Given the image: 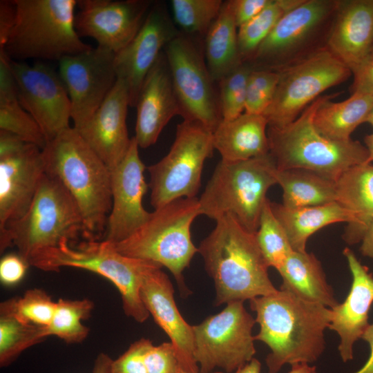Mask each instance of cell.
Wrapping results in <instances>:
<instances>
[{"label": "cell", "instance_id": "obj_24", "mask_svg": "<svg viewBox=\"0 0 373 373\" xmlns=\"http://www.w3.org/2000/svg\"><path fill=\"white\" fill-rule=\"evenodd\" d=\"M135 108V138L139 147L154 144L169 122L182 115L164 50L147 73L137 97Z\"/></svg>", "mask_w": 373, "mask_h": 373}, {"label": "cell", "instance_id": "obj_2", "mask_svg": "<svg viewBox=\"0 0 373 373\" xmlns=\"http://www.w3.org/2000/svg\"><path fill=\"white\" fill-rule=\"evenodd\" d=\"M216 222L198 247L205 269L214 282L215 305L244 303L276 292L256 233L248 231L229 215Z\"/></svg>", "mask_w": 373, "mask_h": 373}, {"label": "cell", "instance_id": "obj_38", "mask_svg": "<svg viewBox=\"0 0 373 373\" xmlns=\"http://www.w3.org/2000/svg\"><path fill=\"white\" fill-rule=\"evenodd\" d=\"M256 238L268 266L277 271L294 251L285 231L272 211L268 199L261 213Z\"/></svg>", "mask_w": 373, "mask_h": 373}, {"label": "cell", "instance_id": "obj_46", "mask_svg": "<svg viewBox=\"0 0 373 373\" xmlns=\"http://www.w3.org/2000/svg\"><path fill=\"white\" fill-rule=\"evenodd\" d=\"M351 71L354 77L352 93L361 92L373 95V56L370 55Z\"/></svg>", "mask_w": 373, "mask_h": 373}, {"label": "cell", "instance_id": "obj_12", "mask_svg": "<svg viewBox=\"0 0 373 373\" xmlns=\"http://www.w3.org/2000/svg\"><path fill=\"white\" fill-rule=\"evenodd\" d=\"M243 302L227 304L220 312L192 325L193 355L200 373L216 368L233 373L254 358L256 319Z\"/></svg>", "mask_w": 373, "mask_h": 373}, {"label": "cell", "instance_id": "obj_16", "mask_svg": "<svg viewBox=\"0 0 373 373\" xmlns=\"http://www.w3.org/2000/svg\"><path fill=\"white\" fill-rule=\"evenodd\" d=\"M115 55L97 46L59 61L58 73L70 99L74 128L90 119L114 87L117 80Z\"/></svg>", "mask_w": 373, "mask_h": 373}, {"label": "cell", "instance_id": "obj_31", "mask_svg": "<svg viewBox=\"0 0 373 373\" xmlns=\"http://www.w3.org/2000/svg\"><path fill=\"white\" fill-rule=\"evenodd\" d=\"M337 94L327 95L318 108L314 124L316 129L326 137L346 141L351 134L366 119L373 108V95L353 92L352 95L341 102L331 99Z\"/></svg>", "mask_w": 373, "mask_h": 373}, {"label": "cell", "instance_id": "obj_26", "mask_svg": "<svg viewBox=\"0 0 373 373\" xmlns=\"http://www.w3.org/2000/svg\"><path fill=\"white\" fill-rule=\"evenodd\" d=\"M268 122L263 115L244 112L231 120H222L213 132L214 149L221 160L242 161L269 153L267 128Z\"/></svg>", "mask_w": 373, "mask_h": 373}, {"label": "cell", "instance_id": "obj_27", "mask_svg": "<svg viewBox=\"0 0 373 373\" xmlns=\"http://www.w3.org/2000/svg\"><path fill=\"white\" fill-rule=\"evenodd\" d=\"M336 202L354 217L343 238L348 245H355L373 220V165L364 163L345 171L336 181Z\"/></svg>", "mask_w": 373, "mask_h": 373}, {"label": "cell", "instance_id": "obj_40", "mask_svg": "<svg viewBox=\"0 0 373 373\" xmlns=\"http://www.w3.org/2000/svg\"><path fill=\"white\" fill-rule=\"evenodd\" d=\"M9 300L15 315L21 322L46 327L51 323L57 302L43 289H28L22 296Z\"/></svg>", "mask_w": 373, "mask_h": 373}, {"label": "cell", "instance_id": "obj_54", "mask_svg": "<svg viewBox=\"0 0 373 373\" xmlns=\"http://www.w3.org/2000/svg\"><path fill=\"white\" fill-rule=\"evenodd\" d=\"M366 122L370 123L373 126V108L366 119Z\"/></svg>", "mask_w": 373, "mask_h": 373}, {"label": "cell", "instance_id": "obj_37", "mask_svg": "<svg viewBox=\"0 0 373 373\" xmlns=\"http://www.w3.org/2000/svg\"><path fill=\"white\" fill-rule=\"evenodd\" d=\"M223 3L222 0H171V18L181 32L204 37Z\"/></svg>", "mask_w": 373, "mask_h": 373}, {"label": "cell", "instance_id": "obj_6", "mask_svg": "<svg viewBox=\"0 0 373 373\" xmlns=\"http://www.w3.org/2000/svg\"><path fill=\"white\" fill-rule=\"evenodd\" d=\"M15 24L3 50L15 61H60L93 47L83 42L74 24L77 0H14Z\"/></svg>", "mask_w": 373, "mask_h": 373}, {"label": "cell", "instance_id": "obj_13", "mask_svg": "<svg viewBox=\"0 0 373 373\" xmlns=\"http://www.w3.org/2000/svg\"><path fill=\"white\" fill-rule=\"evenodd\" d=\"M184 119L197 122L212 133L222 120L204 51L194 37L179 31L164 48Z\"/></svg>", "mask_w": 373, "mask_h": 373}, {"label": "cell", "instance_id": "obj_3", "mask_svg": "<svg viewBox=\"0 0 373 373\" xmlns=\"http://www.w3.org/2000/svg\"><path fill=\"white\" fill-rule=\"evenodd\" d=\"M42 152L46 173L61 182L80 211L84 238L100 240L112 207L110 169L74 127L48 141Z\"/></svg>", "mask_w": 373, "mask_h": 373}, {"label": "cell", "instance_id": "obj_29", "mask_svg": "<svg viewBox=\"0 0 373 373\" xmlns=\"http://www.w3.org/2000/svg\"><path fill=\"white\" fill-rule=\"evenodd\" d=\"M272 211L279 221L295 251H306L308 238L324 227L336 223L354 222V216L337 202L305 207L287 208L270 202Z\"/></svg>", "mask_w": 373, "mask_h": 373}, {"label": "cell", "instance_id": "obj_52", "mask_svg": "<svg viewBox=\"0 0 373 373\" xmlns=\"http://www.w3.org/2000/svg\"><path fill=\"white\" fill-rule=\"evenodd\" d=\"M288 373H318L315 365L306 363H298L291 365Z\"/></svg>", "mask_w": 373, "mask_h": 373}, {"label": "cell", "instance_id": "obj_17", "mask_svg": "<svg viewBox=\"0 0 373 373\" xmlns=\"http://www.w3.org/2000/svg\"><path fill=\"white\" fill-rule=\"evenodd\" d=\"M149 0H77L75 28L81 37L117 53L135 37L153 4Z\"/></svg>", "mask_w": 373, "mask_h": 373}, {"label": "cell", "instance_id": "obj_21", "mask_svg": "<svg viewBox=\"0 0 373 373\" xmlns=\"http://www.w3.org/2000/svg\"><path fill=\"white\" fill-rule=\"evenodd\" d=\"M158 264L144 274L140 298L155 323L165 332L173 344L180 368L191 373L200 372L193 355L192 325L183 318L173 297V287L168 276Z\"/></svg>", "mask_w": 373, "mask_h": 373}, {"label": "cell", "instance_id": "obj_56", "mask_svg": "<svg viewBox=\"0 0 373 373\" xmlns=\"http://www.w3.org/2000/svg\"><path fill=\"white\" fill-rule=\"evenodd\" d=\"M371 55L373 56V47H372V49Z\"/></svg>", "mask_w": 373, "mask_h": 373}, {"label": "cell", "instance_id": "obj_55", "mask_svg": "<svg viewBox=\"0 0 373 373\" xmlns=\"http://www.w3.org/2000/svg\"><path fill=\"white\" fill-rule=\"evenodd\" d=\"M178 373H191V372H186V371H184V370L180 369V370L178 372ZM198 373H200V372H198ZM210 373H224V372H210Z\"/></svg>", "mask_w": 373, "mask_h": 373}, {"label": "cell", "instance_id": "obj_18", "mask_svg": "<svg viewBox=\"0 0 373 373\" xmlns=\"http://www.w3.org/2000/svg\"><path fill=\"white\" fill-rule=\"evenodd\" d=\"M138 149L135 138L131 137L126 155L111 171L112 207L104 240L113 244L130 236L148 220L151 213L142 204L149 184L145 181L146 167L140 159Z\"/></svg>", "mask_w": 373, "mask_h": 373}, {"label": "cell", "instance_id": "obj_7", "mask_svg": "<svg viewBox=\"0 0 373 373\" xmlns=\"http://www.w3.org/2000/svg\"><path fill=\"white\" fill-rule=\"evenodd\" d=\"M276 168L270 153L242 161L221 160L198 198L200 214L216 221L229 215L256 233L267 191L277 184Z\"/></svg>", "mask_w": 373, "mask_h": 373}, {"label": "cell", "instance_id": "obj_49", "mask_svg": "<svg viewBox=\"0 0 373 373\" xmlns=\"http://www.w3.org/2000/svg\"><path fill=\"white\" fill-rule=\"evenodd\" d=\"M361 242V254L373 260V220L370 223Z\"/></svg>", "mask_w": 373, "mask_h": 373}, {"label": "cell", "instance_id": "obj_8", "mask_svg": "<svg viewBox=\"0 0 373 373\" xmlns=\"http://www.w3.org/2000/svg\"><path fill=\"white\" fill-rule=\"evenodd\" d=\"M200 215L197 197L173 200L154 209L144 224L113 245L126 256L151 261L167 268L186 295L182 272L198 253L191 240V227Z\"/></svg>", "mask_w": 373, "mask_h": 373}, {"label": "cell", "instance_id": "obj_1", "mask_svg": "<svg viewBox=\"0 0 373 373\" xmlns=\"http://www.w3.org/2000/svg\"><path fill=\"white\" fill-rule=\"evenodd\" d=\"M249 303L260 325L254 340L270 349L265 359L267 373H278L287 364H312L320 358L325 350L331 309L281 289Z\"/></svg>", "mask_w": 373, "mask_h": 373}, {"label": "cell", "instance_id": "obj_36", "mask_svg": "<svg viewBox=\"0 0 373 373\" xmlns=\"http://www.w3.org/2000/svg\"><path fill=\"white\" fill-rule=\"evenodd\" d=\"M93 308V303L87 298L59 299L52 322L47 327L48 336H55L67 343H82L89 333L82 321L90 318Z\"/></svg>", "mask_w": 373, "mask_h": 373}, {"label": "cell", "instance_id": "obj_33", "mask_svg": "<svg viewBox=\"0 0 373 373\" xmlns=\"http://www.w3.org/2000/svg\"><path fill=\"white\" fill-rule=\"evenodd\" d=\"M0 130L10 132L42 150L48 141L35 119L21 106L12 72H0Z\"/></svg>", "mask_w": 373, "mask_h": 373}, {"label": "cell", "instance_id": "obj_48", "mask_svg": "<svg viewBox=\"0 0 373 373\" xmlns=\"http://www.w3.org/2000/svg\"><path fill=\"white\" fill-rule=\"evenodd\" d=\"M361 339L368 343L370 349V356L364 365L352 373H373V323L370 324Z\"/></svg>", "mask_w": 373, "mask_h": 373}, {"label": "cell", "instance_id": "obj_41", "mask_svg": "<svg viewBox=\"0 0 373 373\" xmlns=\"http://www.w3.org/2000/svg\"><path fill=\"white\" fill-rule=\"evenodd\" d=\"M278 81L277 70L254 68L247 81L245 112L264 115L272 102Z\"/></svg>", "mask_w": 373, "mask_h": 373}, {"label": "cell", "instance_id": "obj_14", "mask_svg": "<svg viewBox=\"0 0 373 373\" xmlns=\"http://www.w3.org/2000/svg\"><path fill=\"white\" fill-rule=\"evenodd\" d=\"M45 173L41 149L0 130V232L26 213Z\"/></svg>", "mask_w": 373, "mask_h": 373}, {"label": "cell", "instance_id": "obj_30", "mask_svg": "<svg viewBox=\"0 0 373 373\" xmlns=\"http://www.w3.org/2000/svg\"><path fill=\"white\" fill-rule=\"evenodd\" d=\"M237 28L232 0L224 1L219 15L204 36V58L215 82L243 63L238 51Z\"/></svg>", "mask_w": 373, "mask_h": 373}, {"label": "cell", "instance_id": "obj_23", "mask_svg": "<svg viewBox=\"0 0 373 373\" xmlns=\"http://www.w3.org/2000/svg\"><path fill=\"white\" fill-rule=\"evenodd\" d=\"M343 254L352 274L350 291L342 303L331 309L329 329L340 338L338 350L343 363L354 359L355 343L370 325L369 312L373 303V274L355 254L346 247Z\"/></svg>", "mask_w": 373, "mask_h": 373}, {"label": "cell", "instance_id": "obj_45", "mask_svg": "<svg viewBox=\"0 0 373 373\" xmlns=\"http://www.w3.org/2000/svg\"><path fill=\"white\" fill-rule=\"evenodd\" d=\"M271 0H232L234 19L238 28L261 12Z\"/></svg>", "mask_w": 373, "mask_h": 373}, {"label": "cell", "instance_id": "obj_5", "mask_svg": "<svg viewBox=\"0 0 373 373\" xmlns=\"http://www.w3.org/2000/svg\"><path fill=\"white\" fill-rule=\"evenodd\" d=\"M80 211L69 192L55 177L43 176L26 213L0 232V249L15 246L29 265L63 239L84 237Z\"/></svg>", "mask_w": 373, "mask_h": 373}, {"label": "cell", "instance_id": "obj_51", "mask_svg": "<svg viewBox=\"0 0 373 373\" xmlns=\"http://www.w3.org/2000/svg\"><path fill=\"white\" fill-rule=\"evenodd\" d=\"M261 363L256 358L238 368L233 373H260Z\"/></svg>", "mask_w": 373, "mask_h": 373}, {"label": "cell", "instance_id": "obj_22", "mask_svg": "<svg viewBox=\"0 0 373 373\" xmlns=\"http://www.w3.org/2000/svg\"><path fill=\"white\" fill-rule=\"evenodd\" d=\"M128 106V87L124 81L117 79L90 119L76 128L110 171L122 161L131 145L126 126Z\"/></svg>", "mask_w": 373, "mask_h": 373}, {"label": "cell", "instance_id": "obj_11", "mask_svg": "<svg viewBox=\"0 0 373 373\" xmlns=\"http://www.w3.org/2000/svg\"><path fill=\"white\" fill-rule=\"evenodd\" d=\"M279 81L264 113L268 126L283 127L295 120L326 90L346 81L351 70L327 47L275 70Z\"/></svg>", "mask_w": 373, "mask_h": 373}, {"label": "cell", "instance_id": "obj_4", "mask_svg": "<svg viewBox=\"0 0 373 373\" xmlns=\"http://www.w3.org/2000/svg\"><path fill=\"white\" fill-rule=\"evenodd\" d=\"M327 96L317 98L289 124L269 126V153L278 169H303L336 182L349 169L368 163L367 150L360 142L333 140L315 127V113Z\"/></svg>", "mask_w": 373, "mask_h": 373}, {"label": "cell", "instance_id": "obj_53", "mask_svg": "<svg viewBox=\"0 0 373 373\" xmlns=\"http://www.w3.org/2000/svg\"><path fill=\"white\" fill-rule=\"evenodd\" d=\"M364 142L368 152V163H372L373 162V133L366 135Z\"/></svg>", "mask_w": 373, "mask_h": 373}, {"label": "cell", "instance_id": "obj_39", "mask_svg": "<svg viewBox=\"0 0 373 373\" xmlns=\"http://www.w3.org/2000/svg\"><path fill=\"white\" fill-rule=\"evenodd\" d=\"M254 67L244 62L218 82V95L223 120H231L245 110L247 84Z\"/></svg>", "mask_w": 373, "mask_h": 373}, {"label": "cell", "instance_id": "obj_28", "mask_svg": "<svg viewBox=\"0 0 373 373\" xmlns=\"http://www.w3.org/2000/svg\"><path fill=\"white\" fill-rule=\"evenodd\" d=\"M278 271L282 278L280 289L329 309L338 305L321 262L314 254L293 251Z\"/></svg>", "mask_w": 373, "mask_h": 373}, {"label": "cell", "instance_id": "obj_43", "mask_svg": "<svg viewBox=\"0 0 373 373\" xmlns=\"http://www.w3.org/2000/svg\"><path fill=\"white\" fill-rule=\"evenodd\" d=\"M147 373H178L181 369L176 352L171 342L152 345L145 354Z\"/></svg>", "mask_w": 373, "mask_h": 373}, {"label": "cell", "instance_id": "obj_50", "mask_svg": "<svg viewBox=\"0 0 373 373\" xmlns=\"http://www.w3.org/2000/svg\"><path fill=\"white\" fill-rule=\"evenodd\" d=\"M113 359L105 353H99L95 360L92 373H112Z\"/></svg>", "mask_w": 373, "mask_h": 373}, {"label": "cell", "instance_id": "obj_9", "mask_svg": "<svg viewBox=\"0 0 373 373\" xmlns=\"http://www.w3.org/2000/svg\"><path fill=\"white\" fill-rule=\"evenodd\" d=\"M155 262L126 256L106 240L70 242L63 239L32 262L31 266L46 271L61 267L85 269L111 281L122 296L125 314L139 323L149 316L140 298V288L145 271ZM157 264V263H156Z\"/></svg>", "mask_w": 373, "mask_h": 373}, {"label": "cell", "instance_id": "obj_32", "mask_svg": "<svg viewBox=\"0 0 373 373\" xmlns=\"http://www.w3.org/2000/svg\"><path fill=\"white\" fill-rule=\"evenodd\" d=\"M275 176L287 208L322 205L336 200V182L303 169H278Z\"/></svg>", "mask_w": 373, "mask_h": 373}, {"label": "cell", "instance_id": "obj_15", "mask_svg": "<svg viewBox=\"0 0 373 373\" xmlns=\"http://www.w3.org/2000/svg\"><path fill=\"white\" fill-rule=\"evenodd\" d=\"M19 102L37 122L47 141L70 127L71 103L59 73L41 62L9 59Z\"/></svg>", "mask_w": 373, "mask_h": 373}, {"label": "cell", "instance_id": "obj_34", "mask_svg": "<svg viewBox=\"0 0 373 373\" xmlns=\"http://www.w3.org/2000/svg\"><path fill=\"white\" fill-rule=\"evenodd\" d=\"M48 337L47 327L26 324L15 315L10 300L0 305V366L10 365L25 350Z\"/></svg>", "mask_w": 373, "mask_h": 373}, {"label": "cell", "instance_id": "obj_47", "mask_svg": "<svg viewBox=\"0 0 373 373\" xmlns=\"http://www.w3.org/2000/svg\"><path fill=\"white\" fill-rule=\"evenodd\" d=\"M17 8L14 0L0 1V48H3L15 24Z\"/></svg>", "mask_w": 373, "mask_h": 373}, {"label": "cell", "instance_id": "obj_44", "mask_svg": "<svg viewBox=\"0 0 373 373\" xmlns=\"http://www.w3.org/2000/svg\"><path fill=\"white\" fill-rule=\"evenodd\" d=\"M28 262L19 254L4 256L0 261V280L4 285H14L25 276Z\"/></svg>", "mask_w": 373, "mask_h": 373}, {"label": "cell", "instance_id": "obj_19", "mask_svg": "<svg viewBox=\"0 0 373 373\" xmlns=\"http://www.w3.org/2000/svg\"><path fill=\"white\" fill-rule=\"evenodd\" d=\"M179 32L164 3L153 1L141 28L132 41L115 55L117 79L128 90L129 106L135 107L147 73L166 44Z\"/></svg>", "mask_w": 373, "mask_h": 373}, {"label": "cell", "instance_id": "obj_35", "mask_svg": "<svg viewBox=\"0 0 373 373\" xmlns=\"http://www.w3.org/2000/svg\"><path fill=\"white\" fill-rule=\"evenodd\" d=\"M303 0H271L257 16L238 30V46L242 61L249 62L284 14Z\"/></svg>", "mask_w": 373, "mask_h": 373}, {"label": "cell", "instance_id": "obj_25", "mask_svg": "<svg viewBox=\"0 0 373 373\" xmlns=\"http://www.w3.org/2000/svg\"><path fill=\"white\" fill-rule=\"evenodd\" d=\"M334 14L327 48L352 70L371 55L373 0L338 1Z\"/></svg>", "mask_w": 373, "mask_h": 373}, {"label": "cell", "instance_id": "obj_20", "mask_svg": "<svg viewBox=\"0 0 373 373\" xmlns=\"http://www.w3.org/2000/svg\"><path fill=\"white\" fill-rule=\"evenodd\" d=\"M338 1L303 0L286 12L258 47L249 63L254 68L275 70L334 14Z\"/></svg>", "mask_w": 373, "mask_h": 373}, {"label": "cell", "instance_id": "obj_42", "mask_svg": "<svg viewBox=\"0 0 373 373\" xmlns=\"http://www.w3.org/2000/svg\"><path fill=\"white\" fill-rule=\"evenodd\" d=\"M153 345L147 338L133 343L122 355L113 360L112 373H147L145 354Z\"/></svg>", "mask_w": 373, "mask_h": 373}, {"label": "cell", "instance_id": "obj_10", "mask_svg": "<svg viewBox=\"0 0 373 373\" xmlns=\"http://www.w3.org/2000/svg\"><path fill=\"white\" fill-rule=\"evenodd\" d=\"M213 150L210 130L191 120L178 124L169 153L147 167L154 209L180 198H196L204 162L212 156Z\"/></svg>", "mask_w": 373, "mask_h": 373}]
</instances>
